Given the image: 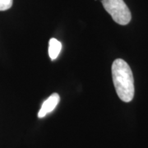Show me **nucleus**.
<instances>
[{
  "label": "nucleus",
  "instance_id": "1",
  "mask_svg": "<svg viewBox=\"0 0 148 148\" xmlns=\"http://www.w3.org/2000/svg\"><path fill=\"white\" fill-rule=\"evenodd\" d=\"M112 77L117 95L123 102L132 101L135 88L131 68L122 58H117L112 64Z\"/></svg>",
  "mask_w": 148,
  "mask_h": 148
},
{
  "label": "nucleus",
  "instance_id": "2",
  "mask_svg": "<svg viewBox=\"0 0 148 148\" xmlns=\"http://www.w3.org/2000/svg\"><path fill=\"white\" fill-rule=\"evenodd\" d=\"M102 4L113 20L118 24L125 26L131 21V12L123 0H102Z\"/></svg>",
  "mask_w": 148,
  "mask_h": 148
},
{
  "label": "nucleus",
  "instance_id": "3",
  "mask_svg": "<svg viewBox=\"0 0 148 148\" xmlns=\"http://www.w3.org/2000/svg\"><path fill=\"white\" fill-rule=\"evenodd\" d=\"M59 101H60V97L58 94L57 93L52 94L42 104V106L38 113V117L40 119H42L45 116H46L49 113H51L56 108V106H58Z\"/></svg>",
  "mask_w": 148,
  "mask_h": 148
},
{
  "label": "nucleus",
  "instance_id": "4",
  "mask_svg": "<svg viewBox=\"0 0 148 148\" xmlns=\"http://www.w3.org/2000/svg\"><path fill=\"white\" fill-rule=\"evenodd\" d=\"M62 49V43L55 38H51L49 41V55L51 60L58 58Z\"/></svg>",
  "mask_w": 148,
  "mask_h": 148
},
{
  "label": "nucleus",
  "instance_id": "5",
  "mask_svg": "<svg viewBox=\"0 0 148 148\" xmlns=\"http://www.w3.org/2000/svg\"><path fill=\"white\" fill-rule=\"evenodd\" d=\"M13 0H0V11H6L10 9L12 6Z\"/></svg>",
  "mask_w": 148,
  "mask_h": 148
}]
</instances>
